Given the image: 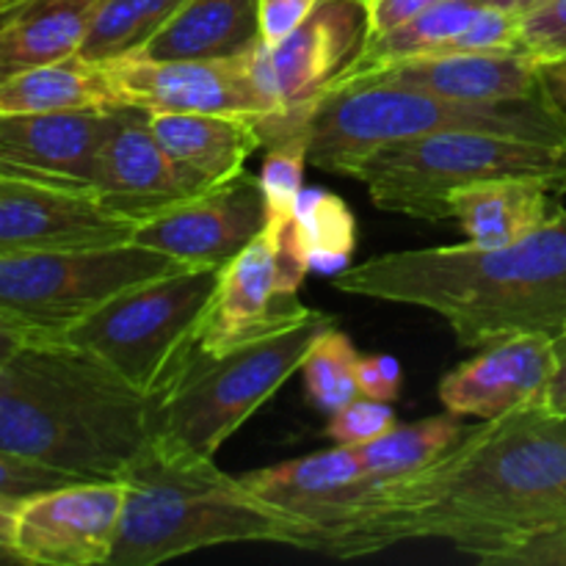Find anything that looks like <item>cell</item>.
Wrapping results in <instances>:
<instances>
[{"label":"cell","mask_w":566,"mask_h":566,"mask_svg":"<svg viewBox=\"0 0 566 566\" xmlns=\"http://www.w3.org/2000/svg\"><path fill=\"white\" fill-rule=\"evenodd\" d=\"M111 111L0 114V160L17 175L92 186Z\"/></svg>","instance_id":"cell-20"},{"label":"cell","mask_w":566,"mask_h":566,"mask_svg":"<svg viewBox=\"0 0 566 566\" xmlns=\"http://www.w3.org/2000/svg\"><path fill=\"white\" fill-rule=\"evenodd\" d=\"M368 36L363 0H321L318 9L276 44L249 50L260 88L274 116L260 119L263 144L307 130L315 105L340 81Z\"/></svg>","instance_id":"cell-10"},{"label":"cell","mask_w":566,"mask_h":566,"mask_svg":"<svg viewBox=\"0 0 566 566\" xmlns=\"http://www.w3.org/2000/svg\"><path fill=\"white\" fill-rule=\"evenodd\" d=\"M517 44L539 66L566 59V0H547L520 14Z\"/></svg>","instance_id":"cell-32"},{"label":"cell","mask_w":566,"mask_h":566,"mask_svg":"<svg viewBox=\"0 0 566 566\" xmlns=\"http://www.w3.org/2000/svg\"><path fill=\"white\" fill-rule=\"evenodd\" d=\"M310 307L282 280L276 232L263 230L221 269L213 307L205 318L199 354H221L252 337L291 324Z\"/></svg>","instance_id":"cell-17"},{"label":"cell","mask_w":566,"mask_h":566,"mask_svg":"<svg viewBox=\"0 0 566 566\" xmlns=\"http://www.w3.org/2000/svg\"><path fill=\"white\" fill-rule=\"evenodd\" d=\"M99 0H11L0 9V83L81 50Z\"/></svg>","instance_id":"cell-24"},{"label":"cell","mask_w":566,"mask_h":566,"mask_svg":"<svg viewBox=\"0 0 566 566\" xmlns=\"http://www.w3.org/2000/svg\"><path fill=\"white\" fill-rule=\"evenodd\" d=\"M149 125L175 164L208 188L247 171V160L265 147L254 116L149 114Z\"/></svg>","instance_id":"cell-21"},{"label":"cell","mask_w":566,"mask_h":566,"mask_svg":"<svg viewBox=\"0 0 566 566\" xmlns=\"http://www.w3.org/2000/svg\"><path fill=\"white\" fill-rule=\"evenodd\" d=\"M265 230V199L258 177L241 171L153 219L142 221L130 243L175 258L188 269H224Z\"/></svg>","instance_id":"cell-14"},{"label":"cell","mask_w":566,"mask_h":566,"mask_svg":"<svg viewBox=\"0 0 566 566\" xmlns=\"http://www.w3.org/2000/svg\"><path fill=\"white\" fill-rule=\"evenodd\" d=\"M556 368V340L514 335L490 343L440 381V403L457 418L492 420L545 401Z\"/></svg>","instance_id":"cell-18"},{"label":"cell","mask_w":566,"mask_h":566,"mask_svg":"<svg viewBox=\"0 0 566 566\" xmlns=\"http://www.w3.org/2000/svg\"><path fill=\"white\" fill-rule=\"evenodd\" d=\"M566 528V420L528 403L481 420L420 473L381 486L329 556L446 539L479 564Z\"/></svg>","instance_id":"cell-1"},{"label":"cell","mask_w":566,"mask_h":566,"mask_svg":"<svg viewBox=\"0 0 566 566\" xmlns=\"http://www.w3.org/2000/svg\"><path fill=\"white\" fill-rule=\"evenodd\" d=\"M542 3H547V0H525V3H523V9H520V14H525V11L536 9V6H542Z\"/></svg>","instance_id":"cell-44"},{"label":"cell","mask_w":566,"mask_h":566,"mask_svg":"<svg viewBox=\"0 0 566 566\" xmlns=\"http://www.w3.org/2000/svg\"><path fill=\"white\" fill-rule=\"evenodd\" d=\"M545 403L553 415L566 420V335L556 340V368L545 390Z\"/></svg>","instance_id":"cell-39"},{"label":"cell","mask_w":566,"mask_h":566,"mask_svg":"<svg viewBox=\"0 0 566 566\" xmlns=\"http://www.w3.org/2000/svg\"><path fill=\"white\" fill-rule=\"evenodd\" d=\"M92 188L114 213L142 221L208 191L175 164L153 133L147 111L116 105L99 147Z\"/></svg>","instance_id":"cell-16"},{"label":"cell","mask_w":566,"mask_h":566,"mask_svg":"<svg viewBox=\"0 0 566 566\" xmlns=\"http://www.w3.org/2000/svg\"><path fill=\"white\" fill-rule=\"evenodd\" d=\"M357 363L359 352L346 332H340L337 326L321 332V337L313 343L302 363L307 396L321 412L332 415L352 403L354 398H359Z\"/></svg>","instance_id":"cell-30"},{"label":"cell","mask_w":566,"mask_h":566,"mask_svg":"<svg viewBox=\"0 0 566 566\" xmlns=\"http://www.w3.org/2000/svg\"><path fill=\"white\" fill-rule=\"evenodd\" d=\"M260 42V0H186L133 55L153 61L238 59Z\"/></svg>","instance_id":"cell-23"},{"label":"cell","mask_w":566,"mask_h":566,"mask_svg":"<svg viewBox=\"0 0 566 566\" xmlns=\"http://www.w3.org/2000/svg\"><path fill=\"white\" fill-rule=\"evenodd\" d=\"M479 3H484V6H497V9L520 11V9H523L525 0H479Z\"/></svg>","instance_id":"cell-43"},{"label":"cell","mask_w":566,"mask_h":566,"mask_svg":"<svg viewBox=\"0 0 566 566\" xmlns=\"http://www.w3.org/2000/svg\"><path fill=\"white\" fill-rule=\"evenodd\" d=\"M6 3H11V0H0V9H3V6H6Z\"/></svg>","instance_id":"cell-46"},{"label":"cell","mask_w":566,"mask_h":566,"mask_svg":"<svg viewBox=\"0 0 566 566\" xmlns=\"http://www.w3.org/2000/svg\"><path fill=\"white\" fill-rule=\"evenodd\" d=\"M122 503V481H70L25 497L14 509L17 558L39 566H108Z\"/></svg>","instance_id":"cell-11"},{"label":"cell","mask_w":566,"mask_h":566,"mask_svg":"<svg viewBox=\"0 0 566 566\" xmlns=\"http://www.w3.org/2000/svg\"><path fill=\"white\" fill-rule=\"evenodd\" d=\"M332 285L348 296L440 315L464 348L514 335H566V208L503 249H412L346 265Z\"/></svg>","instance_id":"cell-2"},{"label":"cell","mask_w":566,"mask_h":566,"mask_svg":"<svg viewBox=\"0 0 566 566\" xmlns=\"http://www.w3.org/2000/svg\"><path fill=\"white\" fill-rule=\"evenodd\" d=\"M186 269L175 258L130 241L88 249L0 252V313L55 335L116 293Z\"/></svg>","instance_id":"cell-9"},{"label":"cell","mask_w":566,"mask_h":566,"mask_svg":"<svg viewBox=\"0 0 566 566\" xmlns=\"http://www.w3.org/2000/svg\"><path fill=\"white\" fill-rule=\"evenodd\" d=\"M291 230L310 269L321 274H340L357 249V219L352 208L324 188H304Z\"/></svg>","instance_id":"cell-28"},{"label":"cell","mask_w":566,"mask_h":566,"mask_svg":"<svg viewBox=\"0 0 566 566\" xmlns=\"http://www.w3.org/2000/svg\"><path fill=\"white\" fill-rule=\"evenodd\" d=\"M119 481L125 503L108 566H158L241 542L318 551L313 528L171 437L155 434Z\"/></svg>","instance_id":"cell-4"},{"label":"cell","mask_w":566,"mask_h":566,"mask_svg":"<svg viewBox=\"0 0 566 566\" xmlns=\"http://www.w3.org/2000/svg\"><path fill=\"white\" fill-rule=\"evenodd\" d=\"M321 0H260V31L265 44H276L287 33L296 31Z\"/></svg>","instance_id":"cell-37"},{"label":"cell","mask_w":566,"mask_h":566,"mask_svg":"<svg viewBox=\"0 0 566 566\" xmlns=\"http://www.w3.org/2000/svg\"><path fill=\"white\" fill-rule=\"evenodd\" d=\"M335 318L307 310L291 324L221 354H193L175 385L155 401V434L177 440L199 457L219 448L276 396Z\"/></svg>","instance_id":"cell-7"},{"label":"cell","mask_w":566,"mask_h":566,"mask_svg":"<svg viewBox=\"0 0 566 566\" xmlns=\"http://www.w3.org/2000/svg\"><path fill=\"white\" fill-rule=\"evenodd\" d=\"M0 175H17V171L9 169V166H6L3 160H0ZM22 177H25V175H22Z\"/></svg>","instance_id":"cell-45"},{"label":"cell","mask_w":566,"mask_h":566,"mask_svg":"<svg viewBox=\"0 0 566 566\" xmlns=\"http://www.w3.org/2000/svg\"><path fill=\"white\" fill-rule=\"evenodd\" d=\"M70 481L81 479H72V475L61 473V470L55 468H48V464L42 462H33V459L0 451V501L14 503L17 506V503L36 495V492L70 484Z\"/></svg>","instance_id":"cell-34"},{"label":"cell","mask_w":566,"mask_h":566,"mask_svg":"<svg viewBox=\"0 0 566 566\" xmlns=\"http://www.w3.org/2000/svg\"><path fill=\"white\" fill-rule=\"evenodd\" d=\"M354 180L387 213L418 221L451 219L448 197L490 180H539L566 193V142L490 130H440L409 138L365 160Z\"/></svg>","instance_id":"cell-6"},{"label":"cell","mask_w":566,"mask_h":566,"mask_svg":"<svg viewBox=\"0 0 566 566\" xmlns=\"http://www.w3.org/2000/svg\"><path fill=\"white\" fill-rule=\"evenodd\" d=\"M363 3L365 17H368V36H381V33L415 20L423 11L434 9L442 0H363Z\"/></svg>","instance_id":"cell-38"},{"label":"cell","mask_w":566,"mask_h":566,"mask_svg":"<svg viewBox=\"0 0 566 566\" xmlns=\"http://www.w3.org/2000/svg\"><path fill=\"white\" fill-rule=\"evenodd\" d=\"M36 335H44V332L31 329V326L20 324L17 318H9V315L0 313V365L11 357L14 352H20L28 340H33Z\"/></svg>","instance_id":"cell-40"},{"label":"cell","mask_w":566,"mask_h":566,"mask_svg":"<svg viewBox=\"0 0 566 566\" xmlns=\"http://www.w3.org/2000/svg\"><path fill=\"white\" fill-rule=\"evenodd\" d=\"M155 437V398L55 335L0 365V451L81 481H119Z\"/></svg>","instance_id":"cell-3"},{"label":"cell","mask_w":566,"mask_h":566,"mask_svg":"<svg viewBox=\"0 0 566 566\" xmlns=\"http://www.w3.org/2000/svg\"><path fill=\"white\" fill-rule=\"evenodd\" d=\"M357 387L359 396L374 398V401H398L403 387L401 363L396 357H387V354H370V357L359 354Z\"/></svg>","instance_id":"cell-35"},{"label":"cell","mask_w":566,"mask_h":566,"mask_svg":"<svg viewBox=\"0 0 566 566\" xmlns=\"http://www.w3.org/2000/svg\"><path fill=\"white\" fill-rule=\"evenodd\" d=\"M241 481L265 503L313 528L318 553L326 556L379 492L352 446H332L329 451L252 470Z\"/></svg>","instance_id":"cell-15"},{"label":"cell","mask_w":566,"mask_h":566,"mask_svg":"<svg viewBox=\"0 0 566 566\" xmlns=\"http://www.w3.org/2000/svg\"><path fill=\"white\" fill-rule=\"evenodd\" d=\"M440 130H490L564 144L566 114L551 94L462 103L392 83H348L315 105L307 125V164L326 175L357 177L365 160L381 149Z\"/></svg>","instance_id":"cell-5"},{"label":"cell","mask_w":566,"mask_h":566,"mask_svg":"<svg viewBox=\"0 0 566 566\" xmlns=\"http://www.w3.org/2000/svg\"><path fill=\"white\" fill-rule=\"evenodd\" d=\"M304 166H310L307 130L269 144L263 169L258 175L260 191L265 199V230L280 232L293 219L304 191Z\"/></svg>","instance_id":"cell-31"},{"label":"cell","mask_w":566,"mask_h":566,"mask_svg":"<svg viewBox=\"0 0 566 566\" xmlns=\"http://www.w3.org/2000/svg\"><path fill=\"white\" fill-rule=\"evenodd\" d=\"M136 227L92 186L0 175V252L114 247L130 241Z\"/></svg>","instance_id":"cell-13"},{"label":"cell","mask_w":566,"mask_h":566,"mask_svg":"<svg viewBox=\"0 0 566 566\" xmlns=\"http://www.w3.org/2000/svg\"><path fill=\"white\" fill-rule=\"evenodd\" d=\"M186 0H99L77 55L114 61L138 53Z\"/></svg>","instance_id":"cell-29"},{"label":"cell","mask_w":566,"mask_h":566,"mask_svg":"<svg viewBox=\"0 0 566 566\" xmlns=\"http://www.w3.org/2000/svg\"><path fill=\"white\" fill-rule=\"evenodd\" d=\"M481 6L484 3H479V0H442L434 9L423 11L415 20L403 22V25L381 33V36H368L335 86L374 75V72L398 64V61L434 53L442 44L451 42L459 31L468 28V22L479 14Z\"/></svg>","instance_id":"cell-26"},{"label":"cell","mask_w":566,"mask_h":566,"mask_svg":"<svg viewBox=\"0 0 566 566\" xmlns=\"http://www.w3.org/2000/svg\"><path fill=\"white\" fill-rule=\"evenodd\" d=\"M490 566H566V528L534 536L492 558Z\"/></svg>","instance_id":"cell-36"},{"label":"cell","mask_w":566,"mask_h":566,"mask_svg":"<svg viewBox=\"0 0 566 566\" xmlns=\"http://www.w3.org/2000/svg\"><path fill=\"white\" fill-rule=\"evenodd\" d=\"M14 503L0 501V564H20L11 536H14Z\"/></svg>","instance_id":"cell-42"},{"label":"cell","mask_w":566,"mask_h":566,"mask_svg":"<svg viewBox=\"0 0 566 566\" xmlns=\"http://www.w3.org/2000/svg\"><path fill=\"white\" fill-rule=\"evenodd\" d=\"M122 105L147 114H235L269 119L274 105L254 77L249 53L216 61H103Z\"/></svg>","instance_id":"cell-12"},{"label":"cell","mask_w":566,"mask_h":566,"mask_svg":"<svg viewBox=\"0 0 566 566\" xmlns=\"http://www.w3.org/2000/svg\"><path fill=\"white\" fill-rule=\"evenodd\" d=\"M116 105H122V99L105 64L77 53L0 83V114L108 111Z\"/></svg>","instance_id":"cell-25"},{"label":"cell","mask_w":566,"mask_h":566,"mask_svg":"<svg viewBox=\"0 0 566 566\" xmlns=\"http://www.w3.org/2000/svg\"><path fill=\"white\" fill-rule=\"evenodd\" d=\"M221 269H186L116 293L55 332L158 401L197 354Z\"/></svg>","instance_id":"cell-8"},{"label":"cell","mask_w":566,"mask_h":566,"mask_svg":"<svg viewBox=\"0 0 566 566\" xmlns=\"http://www.w3.org/2000/svg\"><path fill=\"white\" fill-rule=\"evenodd\" d=\"M462 434V418L446 412L418 423H396L387 434L365 446H354V453L370 484L381 490L392 481H401L434 464Z\"/></svg>","instance_id":"cell-27"},{"label":"cell","mask_w":566,"mask_h":566,"mask_svg":"<svg viewBox=\"0 0 566 566\" xmlns=\"http://www.w3.org/2000/svg\"><path fill=\"white\" fill-rule=\"evenodd\" d=\"M368 81L418 88V92L440 94V97L462 99V103H512V99H534L547 94L542 66L520 44L479 50V53L420 55V59L398 61L352 83Z\"/></svg>","instance_id":"cell-19"},{"label":"cell","mask_w":566,"mask_h":566,"mask_svg":"<svg viewBox=\"0 0 566 566\" xmlns=\"http://www.w3.org/2000/svg\"><path fill=\"white\" fill-rule=\"evenodd\" d=\"M564 193L539 180H490L459 188L448 197L451 219L481 249H503L523 241L564 210Z\"/></svg>","instance_id":"cell-22"},{"label":"cell","mask_w":566,"mask_h":566,"mask_svg":"<svg viewBox=\"0 0 566 566\" xmlns=\"http://www.w3.org/2000/svg\"><path fill=\"white\" fill-rule=\"evenodd\" d=\"M542 81H545V88L553 97V103L566 114V59L542 64Z\"/></svg>","instance_id":"cell-41"},{"label":"cell","mask_w":566,"mask_h":566,"mask_svg":"<svg viewBox=\"0 0 566 566\" xmlns=\"http://www.w3.org/2000/svg\"><path fill=\"white\" fill-rule=\"evenodd\" d=\"M396 409L387 401H374V398H354L343 409L329 415L324 434L329 437L335 446H365V442L376 440V437L387 434L396 426Z\"/></svg>","instance_id":"cell-33"}]
</instances>
